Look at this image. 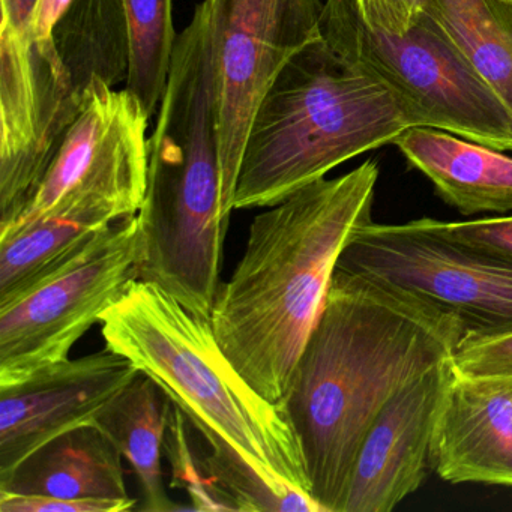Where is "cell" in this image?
<instances>
[{"label":"cell","mask_w":512,"mask_h":512,"mask_svg":"<svg viewBox=\"0 0 512 512\" xmlns=\"http://www.w3.org/2000/svg\"><path fill=\"white\" fill-rule=\"evenodd\" d=\"M323 37L397 98L410 127L448 131L512 152V115L451 35L427 11L395 35L365 22L358 0H326Z\"/></svg>","instance_id":"cell-6"},{"label":"cell","mask_w":512,"mask_h":512,"mask_svg":"<svg viewBox=\"0 0 512 512\" xmlns=\"http://www.w3.org/2000/svg\"><path fill=\"white\" fill-rule=\"evenodd\" d=\"M410 127L397 98L323 35L278 74L248 131L235 209L271 208Z\"/></svg>","instance_id":"cell-5"},{"label":"cell","mask_w":512,"mask_h":512,"mask_svg":"<svg viewBox=\"0 0 512 512\" xmlns=\"http://www.w3.org/2000/svg\"><path fill=\"white\" fill-rule=\"evenodd\" d=\"M425 4L427 0H364L358 5L371 28L400 35L412 28Z\"/></svg>","instance_id":"cell-25"},{"label":"cell","mask_w":512,"mask_h":512,"mask_svg":"<svg viewBox=\"0 0 512 512\" xmlns=\"http://www.w3.org/2000/svg\"><path fill=\"white\" fill-rule=\"evenodd\" d=\"M449 361L458 376L512 379V331L463 338Z\"/></svg>","instance_id":"cell-22"},{"label":"cell","mask_w":512,"mask_h":512,"mask_svg":"<svg viewBox=\"0 0 512 512\" xmlns=\"http://www.w3.org/2000/svg\"><path fill=\"white\" fill-rule=\"evenodd\" d=\"M101 334L202 434L211 448L209 470L238 511L323 512L289 421L229 361L211 320L136 280L101 317Z\"/></svg>","instance_id":"cell-2"},{"label":"cell","mask_w":512,"mask_h":512,"mask_svg":"<svg viewBox=\"0 0 512 512\" xmlns=\"http://www.w3.org/2000/svg\"><path fill=\"white\" fill-rule=\"evenodd\" d=\"M124 217L110 206H76L0 236V304L37 283L104 227Z\"/></svg>","instance_id":"cell-17"},{"label":"cell","mask_w":512,"mask_h":512,"mask_svg":"<svg viewBox=\"0 0 512 512\" xmlns=\"http://www.w3.org/2000/svg\"><path fill=\"white\" fill-rule=\"evenodd\" d=\"M139 280L211 320L230 217L221 203L212 0L176 40L139 214Z\"/></svg>","instance_id":"cell-4"},{"label":"cell","mask_w":512,"mask_h":512,"mask_svg":"<svg viewBox=\"0 0 512 512\" xmlns=\"http://www.w3.org/2000/svg\"><path fill=\"white\" fill-rule=\"evenodd\" d=\"M187 422V416L173 404L164 442L172 464L173 487L187 491L197 511H238L235 500L212 476L206 455L194 454Z\"/></svg>","instance_id":"cell-20"},{"label":"cell","mask_w":512,"mask_h":512,"mask_svg":"<svg viewBox=\"0 0 512 512\" xmlns=\"http://www.w3.org/2000/svg\"><path fill=\"white\" fill-rule=\"evenodd\" d=\"M392 145L463 215L512 212V158L431 127H412Z\"/></svg>","instance_id":"cell-14"},{"label":"cell","mask_w":512,"mask_h":512,"mask_svg":"<svg viewBox=\"0 0 512 512\" xmlns=\"http://www.w3.org/2000/svg\"><path fill=\"white\" fill-rule=\"evenodd\" d=\"M128 499H59L0 491V512H125L136 506Z\"/></svg>","instance_id":"cell-24"},{"label":"cell","mask_w":512,"mask_h":512,"mask_svg":"<svg viewBox=\"0 0 512 512\" xmlns=\"http://www.w3.org/2000/svg\"><path fill=\"white\" fill-rule=\"evenodd\" d=\"M139 262V218L128 215L0 304V386L70 359L77 341L139 280Z\"/></svg>","instance_id":"cell-7"},{"label":"cell","mask_w":512,"mask_h":512,"mask_svg":"<svg viewBox=\"0 0 512 512\" xmlns=\"http://www.w3.org/2000/svg\"><path fill=\"white\" fill-rule=\"evenodd\" d=\"M40 0H0V92L13 88L31 56Z\"/></svg>","instance_id":"cell-21"},{"label":"cell","mask_w":512,"mask_h":512,"mask_svg":"<svg viewBox=\"0 0 512 512\" xmlns=\"http://www.w3.org/2000/svg\"><path fill=\"white\" fill-rule=\"evenodd\" d=\"M148 122L131 92L95 82L31 202L0 236L76 206H110L125 217L139 214L148 188Z\"/></svg>","instance_id":"cell-10"},{"label":"cell","mask_w":512,"mask_h":512,"mask_svg":"<svg viewBox=\"0 0 512 512\" xmlns=\"http://www.w3.org/2000/svg\"><path fill=\"white\" fill-rule=\"evenodd\" d=\"M455 317L335 268L319 319L278 403L301 446L311 497L340 512L359 446L389 398L451 359Z\"/></svg>","instance_id":"cell-1"},{"label":"cell","mask_w":512,"mask_h":512,"mask_svg":"<svg viewBox=\"0 0 512 512\" xmlns=\"http://www.w3.org/2000/svg\"><path fill=\"white\" fill-rule=\"evenodd\" d=\"M130 43L127 91L149 118L163 100L178 35L172 0H122Z\"/></svg>","instance_id":"cell-19"},{"label":"cell","mask_w":512,"mask_h":512,"mask_svg":"<svg viewBox=\"0 0 512 512\" xmlns=\"http://www.w3.org/2000/svg\"><path fill=\"white\" fill-rule=\"evenodd\" d=\"M431 463L451 484L512 487V379L452 377L434 428Z\"/></svg>","instance_id":"cell-13"},{"label":"cell","mask_w":512,"mask_h":512,"mask_svg":"<svg viewBox=\"0 0 512 512\" xmlns=\"http://www.w3.org/2000/svg\"><path fill=\"white\" fill-rule=\"evenodd\" d=\"M337 268L455 317L464 338L512 331V266L445 238L425 218L362 224Z\"/></svg>","instance_id":"cell-8"},{"label":"cell","mask_w":512,"mask_h":512,"mask_svg":"<svg viewBox=\"0 0 512 512\" xmlns=\"http://www.w3.org/2000/svg\"><path fill=\"white\" fill-rule=\"evenodd\" d=\"M137 373L130 359L104 347L0 386V476L55 437L94 424Z\"/></svg>","instance_id":"cell-11"},{"label":"cell","mask_w":512,"mask_h":512,"mask_svg":"<svg viewBox=\"0 0 512 512\" xmlns=\"http://www.w3.org/2000/svg\"><path fill=\"white\" fill-rule=\"evenodd\" d=\"M364 0H358V4L361 5Z\"/></svg>","instance_id":"cell-27"},{"label":"cell","mask_w":512,"mask_h":512,"mask_svg":"<svg viewBox=\"0 0 512 512\" xmlns=\"http://www.w3.org/2000/svg\"><path fill=\"white\" fill-rule=\"evenodd\" d=\"M425 11L451 35L512 115V5L502 0H427Z\"/></svg>","instance_id":"cell-18"},{"label":"cell","mask_w":512,"mask_h":512,"mask_svg":"<svg viewBox=\"0 0 512 512\" xmlns=\"http://www.w3.org/2000/svg\"><path fill=\"white\" fill-rule=\"evenodd\" d=\"M172 407L164 389L139 371L94 421L133 467L142 487L143 509L149 512L179 509L167 493L161 466Z\"/></svg>","instance_id":"cell-16"},{"label":"cell","mask_w":512,"mask_h":512,"mask_svg":"<svg viewBox=\"0 0 512 512\" xmlns=\"http://www.w3.org/2000/svg\"><path fill=\"white\" fill-rule=\"evenodd\" d=\"M221 203L232 217L248 131L287 62L322 35V0H212Z\"/></svg>","instance_id":"cell-9"},{"label":"cell","mask_w":512,"mask_h":512,"mask_svg":"<svg viewBox=\"0 0 512 512\" xmlns=\"http://www.w3.org/2000/svg\"><path fill=\"white\" fill-rule=\"evenodd\" d=\"M451 377L448 359L389 398L359 446L340 512H389L424 484Z\"/></svg>","instance_id":"cell-12"},{"label":"cell","mask_w":512,"mask_h":512,"mask_svg":"<svg viewBox=\"0 0 512 512\" xmlns=\"http://www.w3.org/2000/svg\"><path fill=\"white\" fill-rule=\"evenodd\" d=\"M380 169L367 160L322 178L257 215L244 256L215 301L221 349L260 395L278 404L319 319L344 245L373 220Z\"/></svg>","instance_id":"cell-3"},{"label":"cell","mask_w":512,"mask_h":512,"mask_svg":"<svg viewBox=\"0 0 512 512\" xmlns=\"http://www.w3.org/2000/svg\"><path fill=\"white\" fill-rule=\"evenodd\" d=\"M445 238L512 266V215L475 221H439L425 218Z\"/></svg>","instance_id":"cell-23"},{"label":"cell","mask_w":512,"mask_h":512,"mask_svg":"<svg viewBox=\"0 0 512 512\" xmlns=\"http://www.w3.org/2000/svg\"><path fill=\"white\" fill-rule=\"evenodd\" d=\"M0 491L59 499H128L122 454L95 424L82 425L40 446L11 472Z\"/></svg>","instance_id":"cell-15"},{"label":"cell","mask_w":512,"mask_h":512,"mask_svg":"<svg viewBox=\"0 0 512 512\" xmlns=\"http://www.w3.org/2000/svg\"><path fill=\"white\" fill-rule=\"evenodd\" d=\"M502 2H506V4H511L512 5V0H502Z\"/></svg>","instance_id":"cell-26"}]
</instances>
